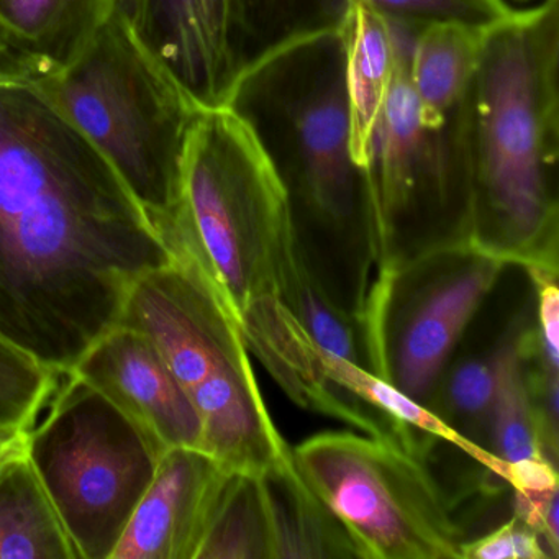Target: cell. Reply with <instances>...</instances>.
Listing matches in <instances>:
<instances>
[{
	"label": "cell",
	"mask_w": 559,
	"mask_h": 559,
	"mask_svg": "<svg viewBox=\"0 0 559 559\" xmlns=\"http://www.w3.org/2000/svg\"><path fill=\"white\" fill-rule=\"evenodd\" d=\"M169 260L96 146L31 83L0 74V333L67 374Z\"/></svg>",
	"instance_id": "cell-1"
},
{
	"label": "cell",
	"mask_w": 559,
	"mask_h": 559,
	"mask_svg": "<svg viewBox=\"0 0 559 559\" xmlns=\"http://www.w3.org/2000/svg\"><path fill=\"white\" fill-rule=\"evenodd\" d=\"M230 109L276 173L304 263L359 320L376 270L366 169L353 158L342 31L299 41L235 83Z\"/></svg>",
	"instance_id": "cell-2"
},
{
	"label": "cell",
	"mask_w": 559,
	"mask_h": 559,
	"mask_svg": "<svg viewBox=\"0 0 559 559\" xmlns=\"http://www.w3.org/2000/svg\"><path fill=\"white\" fill-rule=\"evenodd\" d=\"M457 117L471 241L509 266L559 271V0L486 28Z\"/></svg>",
	"instance_id": "cell-3"
},
{
	"label": "cell",
	"mask_w": 559,
	"mask_h": 559,
	"mask_svg": "<svg viewBox=\"0 0 559 559\" xmlns=\"http://www.w3.org/2000/svg\"><path fill=\"white\" fill-rule=\"evenodd\" d=\"M143 274L119 322L145 333L202 424V450L228 469L264 473L293 453L264 404L238 317L191 254Z\"/></svg>",
	"instance_id": "cell-4"
},
{
	"label": "cell",
	"mask_w": 559,
	"mask_h": 559,
	"mask_svg": "<svg viewBox=\"0 0 559 559\" xmlns=\"http://www.w3.org/2000/svg\"><path fill=\"white\" fill-rule=\"evenodd\" d=\"M194 258L238 317L281 297L296 251L286 192L245 122L227 107L195 116L182 163L181 201L158 228Z\"/></svg>",
	"instance_id": "cell-5"
},
{
	"label": "cell",
	"mask_w": 559,
	"mask_h": 559,
	"mask_svg": "<svg viewBox=\"0 0 559 559\" xmlns=\"http://www.w3.org/2000/svg\"><path fill=\"white\" fill-rule=\"evenodd\" d=\"M27 83L96 146L156 228L171 221L201 109L116 9L68 67Z\"/></svg>",
	"instance_id": "cell-6"
},
{
	"label": "cell",
	"mask_w": 559,
	"mask_h": 559,
	"mask_svg": "<svg viewBox=\"0 0 559 559\" xmlns=\"http://www.w3.org/2000/svg\"><path fill=\"white\" fill-rule=\"evenodd\" d=\"M389 27L394 70L365 159L376 271L473 238V194L457 110L441 126L425 122L408 73L420 28L394 22Z\"/></svg>",
	"instance_id": "cell-7"
},
{
	"label": "cell",
	"mask_w": 559,
	"mask_h": 559,
	"mask_svg": "<svg viewBox=\"0 0 559 559\" xmlns=\"http://www.w3.org/2000/svg\"><path fill=\"white\" fill-rule=\"evenodd\" d=\"M27 457L80 559H110L152 483L159 454L96 389L61 374Z\"/></svg>",
	"instance_id": "cell-8"
},
{
	"label": "cell",
	"mask_w": 559,
	"mask_h": 559,
	"mask_svg": "<svg viewBox=\"0 0 559 559\" xmlns=\"http://www.w3.org/2000/svg\"><path fill=\"white\" fill-rule=\"evenodd\" d=\"M293 456L362 559L461 558L453 500L430 464L397 441L325 431L293 448Z\"/></svg>",
	"instance_id": "cell-9"
},
{
	"label": "cell",
	"mask_w": 559,
	"mask_h": 559,
	"mask_svg": "<svg viewBox=\"0 0 559 559\" xmlns=\"http://www.w3.org/2000/svg\"><path fill=\"white\" fill-rule=\"evenodd\" d=\"M507 266L466 241L378 271L359 316L366 368L428 408Z\"/></svg>",
	"instance_id": "cell-10"
},
{
	"label": "cell",
	"mask_w": 559,
	"mask_h": 559,
	"mask_svg": "<svg viewBox=\"0 0 559 559\" xmlns=\"http://www.w3.org/2000/svg\"><path fill=\"white\" fill-rule=\"evenodd\" d=\"M70 374L116 405L162 456L171 448L202 450V424L155 343L132 326L104 332Z\"/></svg>",
	"instance_id": "cell-11"
},
{
	"label": "cell",
	"mask_w": 559,
	"mask_h": 559,
	"mask_svg": "<svg viewBox=\"0 0 559 559\" xmlns=\"http://www.w3.org/2000/svg\"><path fill=\"white\" fill-rule=\"evenodd\" d=\"M225 469L199 448L166 450L110 559H195Z\"/></svg>",
	"instance_id": "cell-12"
},
{
	"label": "cell",
	"mask_w": 559,
	"mask_h": 559,
	"mask_svg": "<svg viewBox=\"0 0 559 559\" xmlns=\"http://www.w3.org/2000/svg\"><path fill=\"white\" fill-rule=\"evenodd\" d=\"M241 332L284 392L306 411L319 412L365 431L395 440L391 421L330 379L323 349L281 297L257 300L240 316Z\"/></svg>",
	"instance_id": "cell-13"
},
{
	"label": "cell",
	"mask_w": 559,
	"mask_h": 559,
	"mask_svg": "<svg viewBox=\"0 0 559 559\" xmlns=\"http://www.w3.org/2000/svg\"><path fill=\"white\" fill-rule=\"evenodd\" d=\"M136 37L199 109L225 107L235 80L228 0H140Z\"/></svg>",
	"instance_id": "cell-14"
},
{
	"label": "cell",
	"mask_w": 559,
	"mask_h": 559,
	"mask_svg": "<svg viewBox=\"0 0 559 559\" xmlns=\"http://www.w3.org/2000/svg\"><path fill=\"white\" fill-rule=\"evenodd\" d=\"M112 11V0H0V74L28 81L63 70Z\"/></svg>",
	"instance_id": "cell-15"
},
{
	"label": "cell",
	"mask_w": 559,
	"mask_h": 559,
	"mask_svg": "<svg viewBox=\"0 0 559 559\" xmlns=\"http://www.w3.org/2000/svg\"><path fill=\"white\" fill-rule=\"evenodd\" d=\"M353 0H228L235 80L307 38L342 31Z\"/></svg>",
	"instance_id": "cell-16"
},
{
	"label": "cell",
	"mask_w": 559,
	"mask_h": 559,
	"mask_svg": "<svg viewBox=\"0 0 559 559\" xmlns=\"http://www.w3.org/2000/svg\"><path fill=\"white\" fill-rule=\"evenodd\" d=\"M274 559L362 558L335 513L310 489L293 453L261 473Z\"/></svg>",
	"instance_id": "cell-17"
},
{
	"label": "cell",
	"mask_w": 559,
	"mask_h": 559,
	"mask_svg": "<svg viewBox=\"0 0 559 559\" xmlns=\"http://www.w3.org/2000/svg\"><path fill=\"white\" fill-rule=\"evenodd\" d=\"M342 34L349 100V143L353 158L365 168L369 136L394 70V44L389 22L368 0H353Z\"/></svg>",
	"instance_id": "cell-18"
},
{
	"label": "cell",
	"mask_w": 559,
	"mask_h": 559,
	"mask_svg": "<svg viewBox=\"0 0 559 559\" xmlns=\"http://www.w3.org/2000/svg\"><path fill=\"white\" fill-rule=\"evenodd\" d=\"M80 559L27 453L0 477V559Z\"/></svg>",
	"instance_id": "cell-19"
},
{
	"label": "cell",
	"mask_w": 559,
	"mask_h": 559,
	"mask_svg": "<svg viewBox=\"0 0 559 559\" xmlns=\"http://www.w3.org/2000/svg\"><path fill=\"white\" fill-rule=\"evenodd\" d=\"M484 32L463 24H431L415 35L408 73L425 122L441 126L456 114L476 70Z\"/></svg>",
	"instance_id": "cell-20"
},
{
	"label": "cell",
	"mask_w": 559,
	"mask_h": 559,
	"mask_svg": "<svg viewBox=\"0 0 559 559\" xmlns=\"http://www.w3.org/2000/svg\"><path fill=\"white\" fill-rule=\"evenodd\" d=\"M195 559H274L261 474L225 469Z\"/></svg>",
	"instance_id": "cell-21"
},
{
	"label": "cell",
	"mask_w": 559,
	"mask_h": 559,
	"mask_svg": "<svg viewBox=\"0 0 559 559\" xmlns=\"http://www.w3.org/2000/svg\"><path fill=\"white\" fill-rule=\"evenodd\" d=\"M525 319V316L519 317L496 346L489 450L502 463L545 457L523 361L522 329Z\"/></svg>",
	"instance_id": "cell-22"
},
{
	"label": "cell",
	"mask_w": 559,
	"mask_h": 559,
	"mask_svg": "<svg viewBox=\"0 0 559 559\" xmlns=\"http://www.w3.org/2000/svg\"><path fill=\"white\" fill-rule=\"evenodd\" d=\"M281 299L320 348L366 368L359 320L330 299L304 263L297 245L281 277Z\"/></svg>",
	"instance_id": "cell-23"
},
{
	"label": "cell",
	"mask_w": 559,
	"mask_h": 559,
	"mask_svg": "<svg viewBox=\"0 0 559 559\" xmlns=\"http://www.w3.org/2000/svg\"><path fill=\"white\" fill-rule=\"evenodd\" d=\"M493 388L496 349L489 356H453L438 381L428 408L461 437L490 451Z\"/></svg>",
	"instance_id": "cell-24"
},
{
	"label": "cell",
	"mask_w": 559,
	"mask_h": 559,
	"mask_svg": "<svg viewBox=\"0 0 559 559\" xmlns=\"http://www.w3.org/2000/svg\"><path fill=\"white\" fill-rule=\"evenodd\" d=\"M60 378L37 356L0 333V427L34 428Z\"/></svg>",
	"instance_id": "cell-25"
},
{
	"label": "cell",
	"mask_w": 559,
	"mask_h": 559,
	"mask_svg": "<svg viewBox=\"0 0 559 559\" xmlns=\"http://www.w3.org/2000/svg\"><path fill=\"white\" fill-rule=\"evenodd\" d=\"M369 4L394 24L421 28L431 24H463L492 27L512 14L506 0H368Z\"/></svg>",
	"instance_id": "cell-26"
},
{
	"label": "cell",
	"mask_w": 559,
	"mask_h": 559,
	"mask_svg": "<svg viewBox=\"0 0 559 559\" xmlns=\"http://www.w3.org/2000/svg\"><path fill=\"white\" fill-rule=\"evenodd\" d=\"M461 559H552L543 539L519 516L493 528L489 535L463 542Z\"/></svg>",
	"instance_id": "cell-27"
},
{
	"label": "cell",
	"mask_w": 559,
	"mask_h": 559,
	"mask_svg": "<svg viewBox=\"0 0 559 559\" xmlns=\"http://www.w3.org/2000/svg\"><path fill=\"white\" fill-rule=\"evenodd\" d=\"M559 486L546 490H513V515L543 539L552 559L559 558Z\"/></svg>",
	"instance_id": "cell-28"
},
{
	"label": "cell",
	"mask_w": 559,
	"mask_h": 559,
	"mask_svg": "<svg viewBox=\"0 0 559 559\" xmlns=\"http://www.w3.org/2000/svg\"><path fill=\"white\" fill-rule=\"evenodd\" d=\"M500 477L512 490H546L559 486L556 464L545 457L502 463Z\"/></svg>",
	"instance_id": "cell-29"
},
{
	"label": "cell",
	"mask_w": 559,
	"mask_h": 559,
	"mask_svg": "<svg viewBox=\"0 0 559 559\" xmlns=\"http://www.w3.org/2000/svg\"><path fill=\"white\" fill-rule=\"evenodd\" d=\"M28 430L0 427V461L12 460L27 453Z\"/></svg>",
	"instance_id": "cell-30"
},
{
	"label": "cell",
	"mask_w": 559,
	"mask_h": 559,
	"mask_svg": "<svg viewBox=\"0 0 559 559\" xmlns=\"http://www.w3.org/2000/svg\"><path fill=\"white\" fill-rule=\"evenodd\" d=\"M114 9L129 22L132 27H135L139 21L140 0H112Z\"/></svg>",
	"instance_id": "cell-31"
},
{
	"label": "cell",
	"mask_w": 559,
	"mask_h": 559,
	"mask_svg": "<svg viewBox=\"0 0 559 559\" xmlns=\"http://www.w3.org/2000/svg\"><path fill=\"white\" fill-rule=\"evenodd\" d=\"M21 456H22V454H21ZM15 457H17V456H15ZM12 460H14V457H12ZM12 460L0 461V477H2V474H4L5 467L9 466V463H11Z\"/></svg>",
	"instance_id": "cell-32"
}]
</instances>
